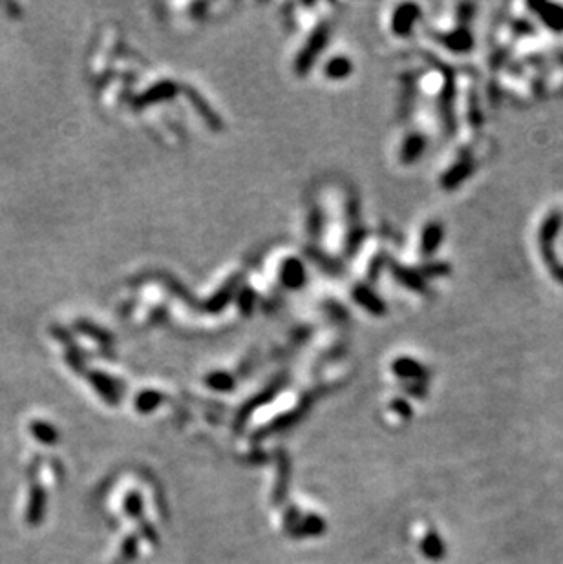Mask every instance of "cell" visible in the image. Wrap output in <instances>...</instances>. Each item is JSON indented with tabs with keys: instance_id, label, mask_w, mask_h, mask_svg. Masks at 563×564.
<instances>
[{
	"instance_id": "44dd1931",
	"label": "cell",
	"mask_w": 563,
	"mask_h": 564,
	"mask_svg": "<svg viewBox=\"0 0 563 564\" xmlns=\"http://www.w3.org/2000/svg\"><path fill=\"white\" fill-rule=\"evenodd\" d=\"M51 336L57 340V342H60V344L65 345H72V335H69V330L65 329V327L60 325H53L51 327Z\"/></svg>"
},
{
	"instance_id": "5b68a950",
	"label": "cell",
	"mask_w": 563,
	"mask_h": 564,
	"mask_svg": "<svg viewBox=\"0 0 563 564\" xmlns=\"http://www.w3.org/2000/svg\"><path fill=\"white\" fill-rule=\"evenodd\" d=\"M88 380H90V384L98 389L99 395L107 400L108 404H117V402H119V398H121L119 386H117L116 382L112 380L110 376H107L105 372L93 371L88 375Z\"/></svg>"
},
{
	"instance_id": "cb8c5ba5",
	"label": "cell",
	"mask_w": 563,
	"mask_h": 564,
	"mask_svg": "<svg viewBox=\"0 0 563 564\" xmlns=\"http://www.w3.org/2000/svg\"><path fill=\"white\" fill-rule=\"evenodd\" d=\"M393 408H395V411H397L399 415H402V417H410V415H411L410 405H408L406 402H402V400L395 402V404H393Z\"/></svg>"
},
{
	"instance_id": "5bb4252c",
	"label": "cell",
	"mask_w": 563,
	"mask_h": 564,
	"mask_svg": "<svg viewBox=\"0 0 563 564\" xmlns=\"http://www.w3.org/2000/svg\"><path fill=\"white\" fill-rule=\"evenodd\" d=\"M139 548V539L138 535H126V539L121 544V563L126 564L130 560L135 559V553H138Z\"/></svg>"
},
{
	"instance_id": "ffe728a7",
	"label": "cell",
	"mask_w": 563,
	"mask_h": 564,
	"mask_svg": "<svg viewBox=\"0 0 563 564\" xmlns=\"http://www.w3.org/2000/svg\"><path fill=\"white\" fill-rule=\"evenodd\" d=\"M328 72L331 77H344L350 72V62L344 59H335L331 65L328 66Z\"/></svg>"
},
{
	"instance_id": "d6986e66",
	"label": "cell",
	"mask_w": 563,
	"mask_h": 564,
	"mask_svg": "<svg viewBox=\"0 0 563 564\" xmlns=\"http://www.w3.org/2000/svg\"><path fill=\"white\" fill-rule=\"evenodd\" d=\"M66 362L69 363V367H72L74 371H77V372L84 371V362H83V356H81V351L75 349L74 345H69L68 351H66Z\"/></svg>"
},
{
	"instance_id": "30bf717a",
	"label": "cell",
	"mask_w": 563,
	"mask_h": 564,
	"mask_svg": "<svg viewBox=\"0 0 563 564\" xmlns=\"http://www.w3.org/2000/svg\"><path fill=\"white\" fill-rule=\"evenodd\" d=\"M444 238V229L439 223H432L426 227L425 236H423V253L432 254L435 253V248L441 245Z\"/></svg>"
},
{
	"instance_id": "2e32d148",
	"label": "cell",
	"mask_w": 563,
	"mask_h": 564,
	"mask_svg": "<svg viewBox=\"0 0 563 564\" xmlns=\"http://www.w3.org/2000/svg\"><path fill=\"white\" fill-rule=\"evenodd\" d=\"M75 327H77L79 330H81V333H84V335H88V336H92V338H95V340H99V342H108V335H105V333H102L101 329H99V327H95L92 323V321H84V320H79L77 323H75Z\"/></svg>"
},
{
	"instance_id": "603a6c76",
	"label": "cell",
	"mask_w": 563,
	"mask_h": 564,
	"mask_svg": "<svg viewBox=\"0 0 563 564\" xmlns=\"http://www.w3.org/2000/svg\"><path fill=\"white\" fill-rule=\"evenodd\" d=\"M425 148V141L420 137H411L406 145V154L408 157H417Z\"/></svg>"
},
{
	"instance_id": "277c9868",
	"label": "cell",
	"mask_w": 563,
	"mask_h": 564,
	"mask_svg": "<svg viewBox=\"0 0 563 564\" xmlns=\"http://www.w3.org/2000/svg\"><path fill=\"white\" fill-rule=\"evenodd\" d=\"M44 511H46V491L39 482H32L28 506H26V523H28V526L37 528L42 523V518H44Z\"/></svg>"
},
{
	"instance_id": "52a82bcc",
	"label": "cell",
	"mask_w": 563,
	"mask_h": 564,
	"mask_svg": "<svg viewBox=\"0 0 563 564\" xmlns=\"http://www.w3.org/2000/svg\"><path fill=\"white\" fill-rule=\"evenodd\" d=\"M420 551L425 555L426 559L430 560H441L444 559V553H446V548H444V542L441 541V537L437 535L435 532H428L423 541H420Z\"/></svg>"
},
{
	"instance_id": "8992f818",
	"label": "cell",
	"mask_w": 563,
	"mask_h": 564,
	"mask_svg": "<svg viewBox=\"0 0 563 564\" xmlns=\"http://www.w3.org/2000/svg\"><path fill=\"white\" fill-rule=\"evenodd\" d=\"M474 168H476V165H474V159H472V157H465V159H461L459 163H456L452 168L448 170L446 175H444V179H443V184L446 188L459 187V184H461L463 181H465V179L472 174V172H474Z\"/></svg>"
},
{
	"instance_id": "e0dca14e",
	"label": "cell",
	"mask_w": 563,
	"mask_h": 564,
	"mask_svg": "<svg viewBox=\"0 0 563 564\" xmlns=\"http://www.w3.org/2000/svg\"><path fill=\"white\" fill-rule=\"evenodd\" d=\"M207 384L218 391H225V389H231L232 387L231 376L223 375V372H214V375L208 376Z\"/></svg>"
},
{
	"instance_id": "7a4b0ae2",
	"label": "cell",
	"mask_w": 563,
	"mask_h": 564,
	"mask_svg": "<svg viewBox=\"0 0 563 564\" xmlns=\"http://www.w3.org/2000/svg\"><path fill=\"white\" fill-rule=\"evenodd\" d=\"M286 528L293 537H317L326 532V523L319 515H305L302 517L300 509L289 508L286 513Z\"/></svg>"
},
{
	"instance_id": "8fae6325",
	"label": "cell",
	"mask_w": 563,
	"mask_h": 564,
	"mask_svg": "<svg viewBox=\"0 0 563 564\" xmlns=\"http://www.w3.org/2000/svg\"><path fill=\"white\" fill-rule=\"evenodd\" d=\"M161 402L163 396L159 395V393H156V391H143L141 395H138L134 404L135 408H138L139 413H150V411H154Z\"/></svg>"
},
{
	"instance_id": "3957f363",
	"label": "cell",
	"mask_w": 563,
	"mask_h": 564,
	"mask_svg": "<svg viewBox=\"0 0 563 564\" xmlns=\"http://www.w3.org/2000/svg\"><path fill=\"white\" fill-rule=\"evenodd\" d=\"M526 8L534 13V17L543 24L554 35L563 33V6L554 4V2H545V0H529Z\"/></svg>"
},
{
	"instance_id": "9a60e30c",
	"label": "cell",
	"mask_w": 563,
	"mask_h": 564,
	"mask_svg": "<svg viewBox=\"0 0 563 564\" xmlns=\"http://www.w3.org/2000/svg\"><path fill=\"white\" fill-rule=\"evenodd\" d=\"M287 464L284 462L280 466V471H278V481H277V490H274V502L277 504H280V502H284V499H286V493H287Z\"/></svg>"
},
{
	"instance_id": "7402d4cb",
	"label": "cell",
	"mask_w": 563,
	"mask_h": 564,
	"mask_svg": "<svg viewBox=\"0 0 563 564\" xmlns=\"http://www.w3.org/2000/svg\"><path fill=\"white\" fill-rule=\"evenodd\" d=\"M514 33H516V35H536V29L529 20L517 19L516 22H514Z\"/></svg>"
},
{
	"instance_id": "7c38bea8",
	"label": "cell",
	"mask_w": 563,
	"mask_h": 564,
	"mask_svg": "<svg viewBox=\"0 0 563 564\" xmlns=\"http://www.w3.org/2000/svg\"><path fill=\"white\" fill-rule=\"evenodd\" d=\"M125 511L130 518L143 523V499L138 491H130L125 499Z\"/></svg>"
},
{
	"instance_id": "ac0fdd59",
	"label": "cell",
	"mask_w": 563,
	"mask_h": 564,
	"mask_svg": "<svg viewBox=\"0 0 563 564\" xmlns=\"http://www.w3.org/2000/svg\"><path fill=\"white\" fill-rule=\"evenodd\" d=\"M401 22H399V29L397 32L401 33H406L408 28H410L411 24L416 22L417 19V8H411V6H406V8H402L401 10Z\"/></svg>"
},
{
	"instance_id": "4fadbf2b",
	"label": "cell",
	"mask_w": 563,
	"mask_h": 564,
	"mask_svg": "<svg viewBox=\"0 0 563 564\" xmlns=\"http://www.w3.org/2000/svg\"><path fill=\"white\" fill-rule=\"evenodd\" d=\"M395 372L401 375L402 378H420V376H425L423 367L417 362H411V360H401V362L395 363Z\"/></svg>"
},
{
	"instance_id": "ba28073f",
	"label": "cell",
	"mask_w": 563,
	"mask_h": 564,
	"mask_svg": "<svg viewBox=\"0 0 563 564\" xmlns=\"http://www.w3.org/2000/svg\"><path fill=\"white\" fill-rule=\"evenodd\" d=\"M29 433L44 445H55L59 442V431L51 424L44 420H32L29 422Z\"/></svg>"
},
{
	"instance_id": "9c48e42d",
	"label": "cell",
	"mask_w": 563,
	"mask_h": 564,
	"mask_svg": "<svg viewBox=\"0 0 563 564\" xmlns=\"http://www.w3.org/2000/svg\"><path fill=\"white\" fill-rule=\"evenodd\" d=\"M443 41L450 50L461 51V53L463 51H468L472 46H474V37H472V33L466 28H459L457 32L450 33V35H446Z\"/></svg>"
},
{
	"instance_id": "6da1fadb",
	"label": "cell",
	"mask_w": 563,
	"mask_h": 564,
	"mask_svg": "<svg viewBox=\"0 0 563 564\" xmlns=\"http://www.w3.org/2000/svg\"><path fill=\"white\" fill-rule=\"evenodd\" d=\"M563 230V212L554 208L541 221L538 229V248L540 256L543 260V265L547 267L550 278L556 283L563 285V262L556 254V243H558L559 232Z\"/></svg>"
}]
</instances>
